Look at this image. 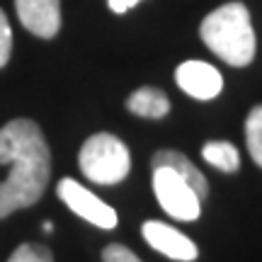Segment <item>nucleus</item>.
Segmentation results:
<instances>
[{"label": "nucleus", "instance_id": "1", "mask_svg": "<svg viewBox=\"0 0 262 262\" xmlns=\"http://www.w3.org/2000/svg\"><path fill=\"white\" fill-rule=\"evenodd\" d=\"M51 180V150L32 119L0 126V219L37 204Z\"/></svg>", "mask_w": 262, "mask_h": 262}, {"label": "nucleus", "instance_id": "2", "mask_svg": "<svg viewBox=\"0 0 262 262\" xmlns=\"http://www.w3.org/2000/svg\"><path fill=\"white\" fill-rule=\"evenodd\" d=\"M202 41L228 66L243 68L255 58V32L243 3H226L209 12L199 27Z\"/></svg>", "mask_w": 262, "mask_h": 262}, {"label": "nucleus", "instance_id": "3", "mask_svg": "<svg viewBox=\"0 0 262 262\" xmlns=\"http://www.w3.org/2000/svg\"><path fill=\"white\" fill-rule=\"evenodd\" d=\"M78 165L95 185H119L129 175L131 156L119 136L100 131L83 143L78 153Z\"/></svg>", "mask_w": 262, "mask_h": 262}, {"label": "nucleus", "instance_id": "4", "mask_svg": "<svg viewBox=\"0 0 262 262\" xmlns=\"http://www.w3.org/2000/svg\"><path fill=\"white\" fill-rule=\"evenodd\" d=\"M153 192L160 209L178 221H194L202 214V199L170 168H153Z\"/></svg>", "mask_w": 262, "mask_h": 262}, {"label": "nucleus", "instance_id": "5", "mask_svg": "<svg viewBox=\"0 0 262 262\" xmlns=\"http://www.w3.org/2000/svg\"><path fill=\"white\" fill-rule=\"evenodd\" d=\"M56 194L73 214L85 219L88 224L97 226V228H104V231L117 228V211L110 204H104L102 199L97 194H93L88 187H83L80 182H75L71 178L58 180Z\"/></svg>", "mask_w": 262, "mask_h": 262}, {"label": "nucleus", "instance_id": "6", "mask_svg": "<svg viewBox=\"0 0 262 262\" xmlns=\"http://www.w3.org/2000/svg\"><path fill=\"white\" fill-rule=\"evenodd\" d=\"M141 233L146 238V243L163 253L170 260H178V262H192L196 260V245L189 241L185 233H180L178 228H172L170 224H163V221H146L141 226Z\"/></svg>", "mask_w": 262, "mask_h": 262}, {"label": "nucleus", "instance_id": "7", "mask_svg": "<svg viewBox=\"0 0 262 262\" xmlns=\"http://www.w3.org/2000/svg\"><path fill=\"white\" fill-rule=\"evenodd\" d=\"M15 10L22 27L39 39H54L61 29L58 0H15Z\"/></svg>", "mask_w": 262, "mask_h": 262}, {"label": "nucleus", "instance_id": "8", "mask_svg": "<svg viewBox=\"0 0 262 262\" xmlns=\"http://www.w3.org/2000/svg\"><path fill=\"white\" fill-rule=\"evenodd\" d=\"M180 90L187 93L194 100H214L216 95L224 90V78L214 66L204 61H185L175 71Z\"/></svg>", "mask_w": 262, "mask_h": 262}, {"label": "nucleus", "instance_id": "9", "mask_svg": "<svg viewBox=\"0 0 262 262\" xmlns=\"http://www.w3.org/2000/svg\"><path fill=\"white\" fill-rule=\"evenodd\" d=\"M150 165H153V168H170V170H175L180 178H182L189 187L194 189L196 196H199L202 202L209 196V182H206V178L202 175V170L196 168V165L187 158V156H185V153L163 148V150H158V153L150 158Z\"/></svg>", "mask_w": 262, "mask_h": 262}, {"label": "nucleus", "instance_id": "10", "mask_svg": "<svg viewBox=\"0 0 262 262\" xmlns=\"http://www.w3.org/2000/svg\"><path fill=\"white\" fill-rule=\"evenodd\" d=\"M126 110L143 119H163L170 112V100L158 88H139L136 93L129 95Z\"/></svg>", "mask_w": 262, "mask_h": 262}, {"label": "nucleus", "instance_id": "11", "mask_svg": "<svg viewBox=\"0 0 262 262\" xmlns=\"http://www.w3.org/2000/svg\"><path fill=\"white\" fill-rule=\"evenodd\" d=\"M202 158L221 172H238L241 156L231 141H206L202 148Z\"/></svg>", "mask_w": 262, "mask_h": 262}, {"label": "nucleus", "instance_id": "12", "mask_svg": "<svg viewBox=\"0 0 262 262\" xmlns=\"http://www.w3.org/2000/svg\"><path fill=\"white\" fill-rule=\"evenodd\" d=\"M245 143H248V153L255 160V165L262 168V104L253 107L245 119Z\"/></svg>", "mask_w": 262, "mask_h": 262}, {"label": "nucleus", "instance_id": "13", "mask_svg": "<svg viewBox=\"0 0 262 262\" xmlns=\"http://www.w3.org/2000/svg\"><path fill=\"white\" fill-rule=\"evenodd\" d=\"M8 262H54V253L41 243H22L15 248Z\"/></svg>", "mask_w": 262, "mask_h": 262}, {"label": "nucleus", "instance_id": "14", "mask_svg": "<svg viewBox=\"0 0 262 262\" xmlns=\"http://www.w3.org/2000/svg\"><path fill=\"white\" fill-rule=\"evenodd\" d=\"M12 54V29L5 17V12L0 10V68H5Z\"/></svg>", "mask_w": 262, "mask_h": 262}, {"label": "nucleus", "instance_id": "15", "mask_svg": "<svg viewBox=\"0 0 262 262\" xmlns=\"http://www.w3.org/2000/svg\"><path fill=\"white\" fill-rule=\"evenodd\" d=\"M102 262H141V260H139V255L131 253L126 245L112 243L102 250Z\"/></svg>", "mask_w": 262, "mask_h": 262}, {"label": "nucleus", "instance_id": "16", "mask_svg": "<svg viewBox=\"0 0 262 262\" xmlns=\"http://www.w3.org/2000/svg\"><path fill=\"white\" fill-rule=\"evenodd\" d=\"M141 0H107V5H110V10L112 12H117V15H124L126 10H131L134 5H139Z\"/></svg>", "mask_w": 262, "mask_h": 262}, {"label": "nucleus", "instance_id": "17", "mask_svg": "<svg viewBox=\"0 0 262 262\" xmlns=\"http://www.w3.org/2000/svg\"><path fill=\"white\" fill-rule=\"evenodd\" d=\"M54 231V226H51V221H44V233H51Z\"/></svg>", "mask_w": 262, "mask_h": 262}]
</instances>
